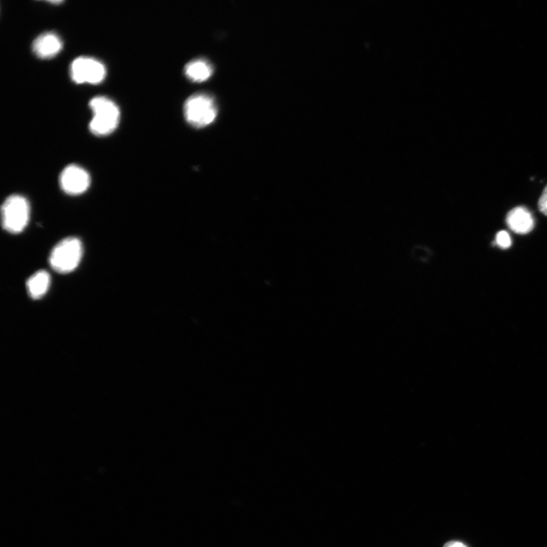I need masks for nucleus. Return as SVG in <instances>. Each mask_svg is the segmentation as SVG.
<instances>
[{
  "label": "nucleus",
  "instance_id": "obj_1",
  "mask_svg": "<svg viewBox=\"0 0 547 547\" xmlns=\"http://www.w3.org/2000/svg\"><path fill=\"white\" fill-rule=\"evenodd\" d=\"M93 118L89 124L91 132L99 137L108 136L117 128L121 112L117 105L106 97H96L90 101Z\"/></svg>",
  "mask_w": 547,
  "mask_h": 547
},
{
  "label": "nucleus",
  "instance_id": "obj_2",
  "mask_svg": "<svg viewBox=\"0 0 547 547\" xmlns=\"http://www.w3.org/2000/svg\"><path fill=\"white\" fill-rule=\"evenodd\" d=\"M82 254L83 246L79 238H66L51 251L50 265L58 273H70L79 266Z\"/></svg>",
  "mask_w": 547,
  "mask_h": 547
},
{
  "label": "nucleus",
  "instance_id": "obj_3",
  "mask_svg": "<svg viewBox=\"0 0 547 547\" xmlns=\"http://www.w3.org/2000/svg\"><path fill=\"white\" fill-rule=\"evenodd\" d=\"M3 228L9 233L18 235L27 227L30 217V206L26 197L12 195L2 206Z\"/></svg>",
  "mask_w": 547,
  "mask_h": 547
},
{
  "label": "nucleus",
  "instance_id": "obj_4",
  "mask_svg": "<svg viewBox=\"0 0 547 547\" xmlns=\"http://www.w3.org/2000/svg\"><path fill=\"white\" fill-rule=\"evenodd\" d=\"M217 110L211 96L197 94L189 97L184 105L186 121L197 128L211 124L215 119Z\"/></svg>",
  "mask_w": 547,
  "mask_h": 547
},
{
  "label": "nucleus",
  "instance_id": "obj_5",
  "mask_svg": "<svg viewBox=\"0 0 547 547\" xmlns=\"http://www.w3.org/2000/svg\"><path fill=\"white\" fill-rule=\"evenodd\" d=\"M104 65L92 57H80L70 66V76L77 84H99L106 77Z\"/></svg>",
  "mask_w": 547,
  "mask_h": 547
},
{
  "label": "nucleus",
  "instance_id": "obj_6",
  "mask_svg": "<svg viewBox=\"0 0 547 547\" xmlns=\"http://www.w3.org/2000/svg\"><path fill=\"white\" fill-rule=\"evenodd\" d=\"M59 184L66 194L78 196L88 190L91 184V177L84 168L71 164L62 171Z\"/></svg>",
  "mask_w": 547,
  "mask_h": 547
},
{
  "label": "nucleus",
  "instance_id": "obj_7",
  "mask_svg": "<svg viewBox=\"0 0 547 547\" xmlns=\"http://www.w3.org/2000/svg\"><path fill=\"white\" fill-rule=\"evenodd\" d=\"M506 223L509 228L516 234L527 235L535 226L533 215L523 206L511 210L506 216Z\"/></svg>",
  "mask_w": 547,
  "mask_h": 547
},
{
  "label": "nucleus",
  "instance_id": "obj_8",
  "mask_svg": "<svg viewBox=\"0 0 547 547\" xmlns=\"http://www.w3.org/2000/svg\"><path fill=\"white\" fill-rule=\"evenodd\" d=\"M63 48V41L57 34L46 32L37 37L32 49L37 57L41 59L54 57Z\"/></svg>",
  "mask_w": 547,
  "mask_h": 547
},
{
  "label": "nucleus",
  "instance_id": "obj_9",
  "mask_svg": "<svg viewBox=\"0 0 547 547\" xmlns=\"http://www.w3.org/2000/svg\"><path fill=\"white\" fill-rule=\"evenodd\" d=\"M50 284V276L44 270H40L27 281L26 286L30 297L37 299L47 294Z\"/></svg>",
  "mask_w": 547,
  "mask_h": 547
},
{
  "label": "nucleus",
  "instance_id": "obj_10",
  "mask_svg": "<svg viewBox=\"0 0 547 547\" xmlns=\"http://www.w3.org/2000/svg\"><path fill=\"white\" fill-rule=\"evenodd\" d=\"M186 76L195 82H202L212 76L213 68L211 64L203 59H197L185 66Z\"/></svg>",
  "mask_w": 547,
  "mask_h": 547
},
{
  "label": "nucleus",
  "instance_id": "obj_11",
  "mask_svg": "<svg viewBox=\"0 0 547 547\" xmlns=\"http://www.w3.org/2000/svg\"><path fill=\"white\" fill-rule=\"evenodd\" d=\"M501 249H508L512 246V239L508 232L499 231L497 235L496 243Z\"/></svg>",
  "mask_w": 547,
  "mask_h": 547
},
{
  "label": "nucleus",
  "instance_id": "obj_12",
  "mask_svg": "<svg viewBox=\"0 0 547 547\" xmlns=\"http://www.w3.org/2000/svg\"><path fill=\"white\" fill-rule=\"evenodd\" d=\"M538 207L539 211L544 215L547 216V186L544 189L541 198L539 199Z\"/></svg>",
  "mask_w": 547,
  "mask_h": 547
},
{
  "label": "nucleus",
  "instance_id": "obj_13",
  "mask_svg": "<svg viewBox=\"0 0 547 547\" xmlns=\"http://www.w3.org/2000/svg\"><path fill=\"white\" fill-rule=\"evenodd\" d=\"M444 547H468L466 544L459 541H450L445 544Z\"/></svg>",
  "mask_w": 547,
  "mask_h": 547
}]
</instances>
